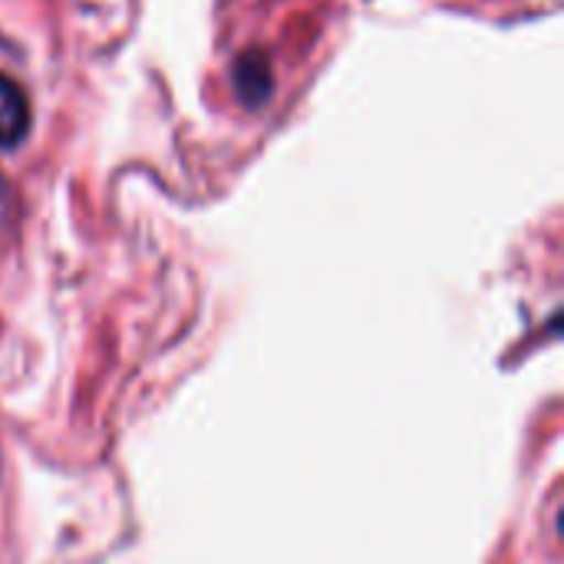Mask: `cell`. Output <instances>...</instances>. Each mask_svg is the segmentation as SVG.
Returning <instances> with one entry per match:
<instances>
[{
	"label": "cell",
	"mask_w": 564,
	"mask_h": 564,
	"mask_svg": "<svg viewBox=\"0 0 564 564\" xmlns=\"http://www.w3.org/2000/svg\"><path fill=\"white\" fill-rule=\"evenodd\" d=\"M30 132V99L26 93L0 73V149H13Z\"/></svg>",
	"instance_id": "1"
},
{
	"label": "cell",
	"mask_w": 564,
	"mask_h": 564,
	"mask_svg": "<svg viewBox=\"0 0 564 564\" xmlns=\"http://www.w3.org/2000/svg\"><path fill=\"white\" fill-rule=\"evenodd\" d=\"M235 89H238V99L245 106H264L271 89H274V79H271V63L264 53L251 50L245 53L238 63H235Z\"/></svg>",
	"instance_id": "2"
}]
</instances>
